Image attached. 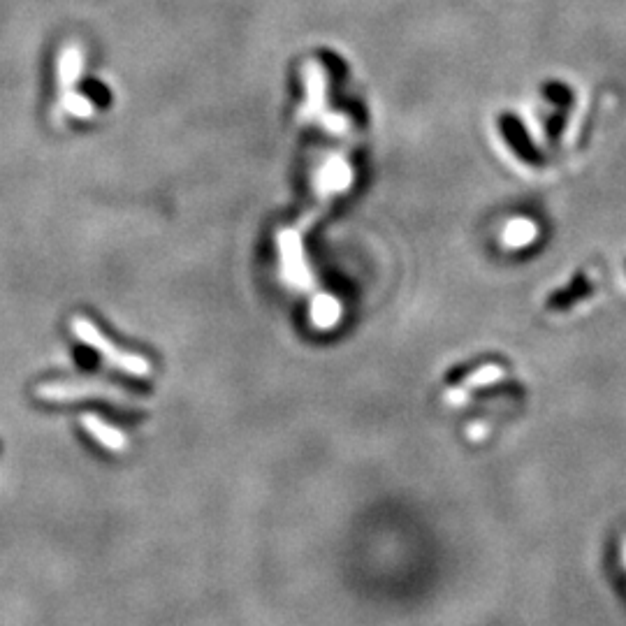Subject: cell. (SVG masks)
<instances>
[{
	"label": "cell",
	"instance_id": "obj_2",
	"mask_svg": "<svg viewBox=\"0 0 626 626\" xmlns=\"http://www.w3.org/2000/svg\"><path fill=\"white\" fill-rule=\"evenodd\" d=\"M35 397L45 399V402H82V399H112V402H121L126 392L100 381H58L40 385L35 390Z\"/></svg>",
	"mask_w": 626,
	"mask_h": 626
},
{
	"label": "cell",
	"instance_id": "obj_1",
	"mask_svg": "<svg viewBox=\"0 0 626 626\" xmlns=\"http://www.w3.org/2000/svg\"><path fill=\"white\" fill-rule=\"evenodd\" d=\"M72 332H77V337L82 339L86 346H91L93 351L103 353L107 362H112L116 369L126 371V374H130V376H147L151 371V365H149L147 358H142V355H135V353H128L116 344H112V339H107L105 334L91 323V320H86L82 316L72 318Z\"/></svg>",
	"mask_w": 626,
	"mask_h": 626
},
{
	"label": "cell",
	"instance_id": "obj_3",
	"mask_svg": "<svg viewBox=\"0 0 626 626\" xmlns=\"http://www.w3.org/2000/svg\"><path fill=\"white\" fill-rule=\"evenodd\" d=\"M84 427L89 429V432L96 436V439L103 443V446H107V448H112V450H119V448H123L126 446V439H123V436L116 432V429H112V427H107L103 420H98V418H84Z\"/></svg>",
	"mask_w": 626,
	"mask_h": 626
}]
</instances>
